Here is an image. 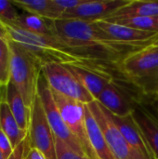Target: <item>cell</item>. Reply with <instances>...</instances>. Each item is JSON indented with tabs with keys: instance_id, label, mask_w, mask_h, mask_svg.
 <instances>
[{
	"instance_id": "1",
	"label": "cell",
	"mask_w": 158,
	"mask_h": 159,
	"mask_svg": "<svg viewBox=\"0 0 158 159\" xmlns=\"http://www.w3.org/2000/svg\"><path fill=\"white\" fill-rule=\"evenodd\" d=\"M52 29L74 55L97 63L118 67L129 54L139 50L110 40L94 21L60 19L52 20Z\"/></svg>"
},
{
	"instance_id": "2",
	"label": "cell",
	"mask_w": 158,
	"mask_h": 159,
	"mask_svg": "<svg viewBox=\"0 0 158 159\" xmlns=\"http://www.w3.org/2000/svg\"><path fill=\"white\" fill-rule=\"evenodd\" d=\"M0 24L6 31L7 39L21 45L40 61L43 65L50 62L73 64L88 61L74 55L67 46L55 35L32 33L3 20H0Z\"/></svg>"
},
{
	"instance_id": "3",
	"label": "cell",
	"mask_w": 158,
	"mask_h": 159,
	"mask_svg": "<svg viewBox=\"0 0 158 159\" xmlns=\"http://www.w3.org/2000/svg\"><path fill=\"white\" fill-rule=\"evenodd\" d=\"M7 40L10 50L9 82L20 92L25 104L32 108L37 96L43 64L21 45Z\"/></svg>"
},
{
	"instance_id": "4",
	"label": "cell",
	"mask_w": 158,
	"mask_h": 159,
	"mask_svg": "<svg viewBox=\"0 0 158 159\" xmlns=\"http://www.w3.org/2000/svg\"><path fill=\"white\" fill-rule=\"evenodd\" d=\"M118 70L144 95L156 96L158 88V46L151 45L131 52L118 64Z\"/></svg>"
},
{
	"instance_id": "5",
	"label": "cell",
	"mask_w": 158,
	"mask_h": 159,
	"mask_svg": "<svg viewBox=\"0 0 158 159\" xmlns=\"http://www.w3.org/2000/svg\"><path fill=\"white\" fill-rule=\"evenodd\" d=\"M42 73L51 90L85 104L96 101L66 64L46 63L42 66Z\"/></svg>"
},
{
	"instance_id": "6",
	"label": "cell",
	"mask_w": 158,
	"mask_h": 159,
	"mask_svg": "<svg viewBox=\"0 0 158 159\" xmlns=\"http://www.w3.org/2000/svg\"><path fill=\"white\" fill-rule=\"evenodd\" d=\"M51 91L65 125L80 143L85 155L89 159H96L88 137L86 124V104L61 95L53 90Z\"/></svg>"
},
{
	"instance_id": "7",
	"label": "cell",
	"mask_w": 158,
	"mask_h": 159,
	"mask_svg": "<svg viewBox=\"0 0 158 159\" xmlns=\"http://www.w3.org/2000/svg\"><path fill=\"white\" fill-rule=\"evenodd\" d=\"M96 121L101 127L106 142L116 159H144L127 142L117 126L113 120L112 115L100 102L94 101L87 104Z\"/></svg>"
},
{
	"instance_id": "8",
	"label": "cell",
	"mask_w": 158,
	"mask_h": 159,
	"mask_svg": "<svg viewBox=\"0 0 158 159\" xmlns=\"http://www.w3.org/2000/svg\"><path fill=\"white\" fill-rule=\"evenodd\" d=\"M37 95L41 101L47 122H48L55 137H57L60 140H61L62 142H64L67 145H69L72 149H74L78 154H80L82 156H86L80 143L72 134V132L69 130V129L65 125V123L60 114V111L56 105V102L54 101L51 89L49 88L42 72H41L39 79H38Z\"/></svg>"
},
{
	"instance_id": "9",
	"label": "cell",
	"mask_w": 158,
	"mask_h": 159,
	"mask_svg": "<svg viewBox=\"0 0 158 159\" xmlns=\"http://www.w3.org/2000/svg\"><path fill=\"white\" fill-rule=\"evenodd\" d=\"M28 137L31 148L39 150L47 159H57L55 135L47 122L38 95L32 106Z\"/></svg>"
},
{
	"instance_id": "10",
	"label": "cell",
	"mask_w": 158,
	"mask_h": 159,
	"mask_svg": "<svg viewBox=\"0 0 158 159\" xmlns=\"http://www.w3.org/2000/svg\"><path fill=\"white\" fill-rule=\"evenodd\" d=\"M66 66L78 78L81 84L95 100H97L108 84L115 80V76L110 72V65L108 64L88 61L66 64Z\"/></svg>"
},
{
	"instance_id": "11",
	"label": "cell",
	"mask_w": 158,
	"mask_h": 159,
	"mask_svg": "<svg viewBox=\"0 0 158 159\" xmlns=\"http://www.w3.org/2000/svg\"><path fill=\"white\" fill-rule=\"evenodd\" d=\"M94 23L110 40L139 49L153 45L158 39V33L155 32L142 31L105 20H97Z\"/></svg>"
},
{
	"instance_id": "12",
	"label": "cell",
	"mask_w": 158,
	"mask_h": 159,
	"mask_svg": "<svg viewBox=\"0 0 158 159\" xmlns=\"http://www.w3.org/2000/svg\"><path fill=\"white\" fill-rule=\"evenodd\" d=\"M96 101L113 116L124 117L132 114L136 102L140 100L115 80L105 87Z\"/></svg>"
},
{
	"instance_id": "13",
	"label": "cell",
	"mask_w": 158,
	"mask_h": 159,
	"mask_svg": "<svg viewBox=\"0 0 158 159\" xmlns=\"http://www.w3.org/2000/svg\"><path fill=\"white\" fill-rule=\"evenodd\" d=\"M129 0H85L74 9L65 12L61 19L86 21L102 20L123 7Z\"/></svg>"
},
{
	"instance_id": "14",
	"label": "cell",
	"mask_w": 158,
	"mask_h": 159,
	"mask_svg": "<svg viewBox=\"0 0 158 159\" xmlns=\"http://www.w3.org/2000/svg\"><path fill=\"white\" fill-rule=\"evenodd\" d=\"M112 117L127 142L137 153L144 159H155L141 129L132 116V114L124 117H118L112 115Z\"/></svg>"
},
{
	"instance_id": "15",
	"label": "cell",
	"mask_w": 158,
	"mask_h": 159,
	"mask_svg": "<svg viewBox=\"0 0 158 159\" xmlns=\"http://www.w3.org/2000/svg\"><path fill=\"white\" fill-rule=\"evenodd\" d=\"M132 116L141 129L155 159H158V116L142 104L136 102Z\"/></svg>"
},
{
	"instance_id": "16",
	"label": "cell",
	"mask_w": 158,
	"mask_h": 159,
	"mask_svg": "<svg viewBox=\"0 0 158 159\" xmlns=\"http://www.w3.org/2000/svg\"><path fill=\"white\" fill-rule=\"evenodd\" d=\"M86 124L88 137L96 159H116L111 151L104 134L91 111L86 104Z\"/></svg>"
},
{
	"instance_id": "17",
	"label": "cell",
	"mask_w": 158,
	"mask_h": 159,
	"mask_svg": "<svg viewBox=\"0 0 158 159\" xmlns=\"http://www.w3.org/2000/svg\"><path fill=\"white\" fill-rule=\"evenodd\" d=\"M6 102L20 128L28 131L31 123L32 108L25 104L21 95L10 82L6 86Z\"/></svg>"
},
{
	"instance_id": "18",
	"label": "cell",
	"mask_w": 158,
	"mask_h": 159,
	"mask_svg": "<svg viewBox=\"0 0 158 159\" xmlns=\"http://www.w3.org/2000/svg\"><path fill=\"white\" fill-rule=\"evenodd\" d=\"M0 129L10 140L13 149L17 147L28 135V131H25L20 128L12 115L6 102V90L5 96L0 102Z\"/></svg>"
},
{
	"instance_id": "19",
	"label": "cell",
	"mask_w": 158,
	"mask_h": 159,
	"mask_svg": "<svg viewBox=\"0 0 158 159\" xmlns=\"http://www.w3.org/2000/svg\"><path fill=\"white\" fill-rule=\"evenodd\" d=\"M12 2L17 8L26 13L39 16L49 20L61 19L52 0H13Z\"/></svg>"
},
{
	"instance_id": "20",
	"label": "cell",
	"mask_w": 158,
	"mask_h": 159,
	"mask_svg": "<svg viewBox=\"0 0 158 159\" xmlns=\"http://www.w3.org/2000/svg\"><path fill=\"white\" fill-rule=\"evenodd\" d=\"M156 16H158V0H129L127 5L119 8L110 17Z\"/></svg>"
},
{
	"instance_id": "21",
	"label": "cell",
	"mask_w": 158,
	"mask_h": 159,
	"mask_svg": "<svg viewBox=\"0 0 158 159\" xmlns=\"http://www.w3.org/2000/svg\"><path fill=\"white\" fill-rule=\"evenodd\" d=\"M12 24L32 33L47 34V35H54L53 29H52V20L33 14H29L26 12L20 14L18 20Z\"/></svg>"
},
{
	"instance_id": "22",
	"label": "cell",
	"mask_w": 158,
	"mask_h": 159,
	"mask_svg": "<svg viewBox=\"0 0 158 159\" xmlns=\"http://www.w3.org/2000/svg\"><path fill=\"white\" fill-rule=\"evenodd\" d=\"M102 20L130 28L158 33V16L156 17H110Z\"/></svg>"
},
{
	"instance_id": "23",
	"label": "cell",
	"mask_w": 158,
	"mask_h": 159,
	"mask_svg": "<svg viewBox=\"0 0 158 159\" xmlns=\"http://www.w3.org/2000/svg\"><path fill=\"white\" fill-rule=\"evenodd\" d=\"M10 50L7 39L0 38V88L9 83Z\"/></svg>"
},
{
	"instance_id": "24",
	"label": "cell",
	"mask_w": 158,
	"mask_h": 159,
	"mask_svg": "<svg viewBox=\"0 0 158 159\" xmlns=\"http://www.w3.org/2000/svg\"><path fill=\"white\" fill-rule=\"evenodd\" d=\"M20 15L17 7L12 1L0 0V20L14 23L18 20Z\"/></svg>"
},
{
	"instance_id": "25",
	"label": "cell",
	"mask_w": 158,
	"mask_h": 159,
	"mask_svg": "<svg viewBox=\"0 0 158 159\" xmlns=\"http://www.w3.org/2000/svg\"><path fill=\"white\" fill-rule=\"evenodd\" d=\"M55 144H56V154L57 159H89L86 156H82L72 149L69 145H67L64 142L55 137Z\"/></svg>"
},
{
	"instance_id": "26",
	"label": "cell",
	"mask_w": 158,
	"mask_h": 159,
	"mask_svg": "<svg viewBox=\"0 0 158 159\" xmlns=\"http://www.w3.org/2000/svg\"><path fill=\"white\" fill-rule=\"evenodd\" d=\"M52 1L57 11L61 16V19L62 18V15L65 12L76 8L77 7H79L81 4L85 2V0H52Z\"/></svg>"
},
{
	"instance_id": "27",
	"label": "cell",
	"mask_w": 158,
	"mask_h": 159,
	"mask_svg": "<svg viewBox=\"0 0 158 159\" xmlns=\"http://www.w3.org/2000/svg\"><path fill=\"white\" fill-rule=\"evenodd\" d=\"M30 149L31 146L29 143V137L27 135V137L17 147L14 148L12 154L8 157L7 159H25V157L27 156Z\"/></svg>"
},
{
	"instance_id": "28",
	"label": "cell",
	"mask_w": 158,
	"mask_h": 159,
	"mask_svg": "<svg viewBox=\"0 0 158 159\" xmlns=\"http://www.w3.org/2000/svg\"><path fill=\"white\" fill-rule=\"evenodd\" d=\"M13 147L10 143V140L8 137L5 134V132L0 129V151L3 153L6 159L8 158V157L13 152Z\"/></svg>"
},
{
	"instance_id": "29",
	"label": "cell",
	"mask_w": 158,
	"mask_h": 159,
	"mask_svg": "<svg viewBox=\"0 0 158 159\" xmlns=\"http://www.w3.org/2000/svg\"><path fill=\"white\" fill-rule=\"evenodd\" d=\"M25 159H47L46 157L37 149L35 148H31L30 151L28 152L27 156L25 157Z\"/></svg>"
},
{
	"instance_id": "30",
	"label": "cell",
	"mask_w": 158,
	"mask_h": 159,
	"mask_svg": "<svg viewBox=\"0 0 158 159\" xmlns=\"http://www.w3.org/2000/svg\"><path fill=\"white\" fill-rule=\"evenodd\" d=\"M0 38H1V39H7V33H6V31L4 30V28L1 26V24H0Z\"/></svg>"
},
{
	"instance_id": "31",
	"label": "cell",
	"mask_w": 158,
	"mask_h": 159,
	"mask_svg": "<svg viewBox=\"0 0 158 159\" xmlns=\"http://www.w3.org/2000/svg\"><path fill=\"white\" fill-rule=\"evenodd\" d=\"M5 90H6V87L4 88H0V102L2 101V99L5 96Z\"/></svg>"
},
{
	"instance_id": "32",
	"label": "cell",
	"mask_w": 158,
	"mask_h": 159,
	"mask_svg": "<svg viewBox=\"0 0 158 159\" xmlns=\"http://www.w3.org/2000/svg\"><path fill=\"white\" fill-rule=\"evenodd\" d=\"M0 159H6V157H4V155H3V153L0 151Z\"/></svg>"
},
{
	"instance_id": "33",
	"label": "cell",
	"mask_w": 158,
	"mask_h": 159,
	"mask_svg": "<svg viewBox=\"0 0 158 159\" xmlns=\"http://www.w3.org/2000/svg\"><path fill=\"white\" fill-rule=\"evenodd\" d=\"M156 101H157V102H158V88H157V90H156Z\"/></svg>"
},
{
	"instance_id": "34",
	"label": "cell",
	"mask_w": 158,
	"mask_h": 159,
	"mask_svg": "<svg viewBox=\"0 0 158 159\" xmlns=\"http://www.w3.org/2000/svg\"><path fill=\"white\" fill-rule=\"evenodd\" d=\"M153 45H156V46H158V39H157V40H156V42H155V43H154V44H153Z\"/></svg>"
},
{
	"instance_id": "35",
	"label": "cell",
	"mask_w": 158,
	"mask_h": 159,
	"mask_svg": "<svg viewBox=\"0 0 158 159\" xmlns=\"http://www.w3.org/2000/svg\"><path fill=\"white\" fill-rule=\"evenodd\" d=\"M158 104V103H157ZM157 116H158V105H157Z\"/></svg>"
}]
</instances>
